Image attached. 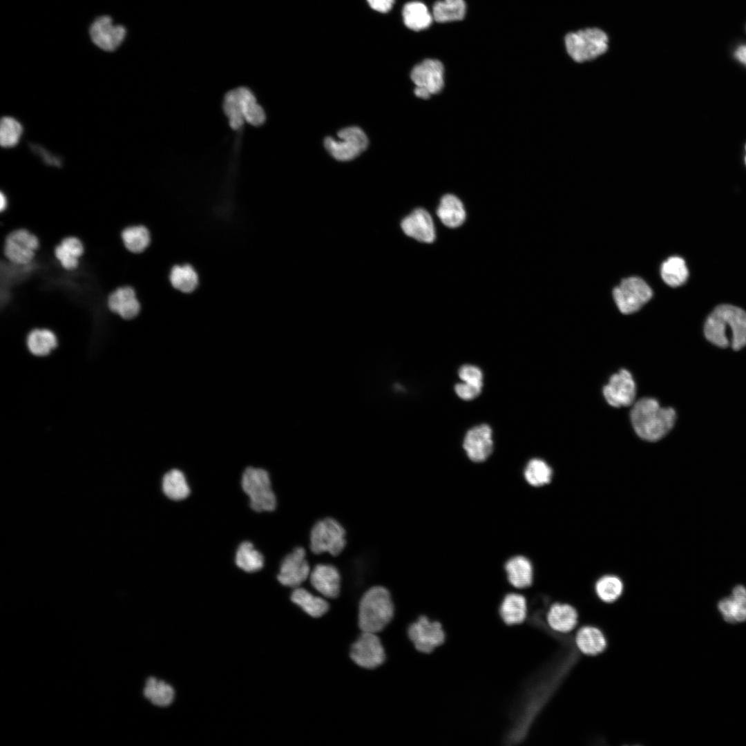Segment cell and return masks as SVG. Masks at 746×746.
Instances as JSON below:
<instances>
[{"label":"cell","mask_w":746,"mask_h":746,"mask_svg":"<svg viewBox=\"0 0 746 746\" xmlns=\"http://www.w3.org/2000/svg\"><path fill=\"white\" fill-rule=\"evenodd\" d=\"M704 334L717 347L741 350L746 345V312L731 305L718 306L708 316Z\"/></svg>","instance_id":"cell-1"},{"label":"cell","mask_w":746,"mask_h":746,"mask_svg":"<svg viewBox=\"0 0 746 746\" xmlns=\"http://www.w3.org/2000/svg\"><path fill=\"white\" fill-rule=\"evenodd\" d=\"M630 417L636 434L645 441L653 442L673 428L676 413L672 408L661 407L656 399L645 397L634 403Z\"/></svg>","instance_id":"cell-2"},{"label":"cell","mask_w":746,"mask_h":746,"mask_svg":"<svg viewBox=\"0 0 746 746\" xmlns=\"http://www.w3.org/2000/svg\"><path fill=\"white\" fill-rule=\"evenodd\" d=\"M394 606L389 591L383 586L367 591L359 604L358 625L363 632L376 633L390 622Z\"/></svg>","instance_id":"cell-3"},{"label":"cell","mask_w":746,"mask_h":746,"mask_svg":"<svg viewBox=\"0 0 746 746\" xmlns=\"http://www.w3.org/2000/svg\"><path fill=\"white\" fill-rule=\"evenodd\" d=\"M566 50L571 58L579 63L591 61L606 52L609 39L597 28H589L569 32L565 37Z\"/></svg>","instance_id":"cell-4"},{"label":"cell","mask_w":746,"mask_h":746,"mask_svg":"<svg viewBox=\"0 0 746 746\" xmlns=\"http://www.w3.org/2000/svg\"><path fill=\"white\" fill-rule=\"evenodd\" d=\"M242 488L249 497L250 506L256 512L272 511L276 499L271 489L268 472L262 468L248 467L242 477Z\"/></svg>","instance_id":"cell-5"},{"label":"cell","mask_w":746,"mask_h":746,"mask_svg":"<svg viewBox=\"0 0 746 746\" xmlns=\"http://www.w3.org/2000/svg\"><path fill=\"white\" fill-rule=\"evenodd\" d=\"M0 257L14 265L23 266L34 259L39 247V240L30 231L20 228L10 231L0 240Z\"/></svg>","instance_id":"cell-6"},{"label":"cell","mask_w":746,"mask_h":746,"mask_svg":"<svg viewBox=\"0 0 746 746\" xmlns=\"http://www.w3.org/2000/svg\"><path fill=\"white\" fill-rule=\"evenodd\" d=\"M345 544V531L336 520L325 518L313 526L310 535V548L314 553H329L336 556L342 552Z\"/></svg>","instance_id":"cell-7"},{"label":"cell","mask_w":746,"mask_h":746,"mask_svg":"<svg viewBox=\"0 0 746 746\" xmlns=\"http://www.w3.org/2000/svg\"><path fill=\"white\" fill-rule=\"evenodd\" d=\"M338 140L325 139L327 151L337 160L348 161L355 158L367 147L368 140L362 129L357 126L343 128L338 133Z\"/></svg>","instance_id":"cell-8"},{"label":"cell","mask_w":746,"mask_h":746,"mask_svg":"<svg viewBox=\"0 0 746 746\" xmlns=\"http://www.w3.org/2000/svg\"><path fill=\"white\" fill-rule=\"evenodd\" d=\"M615 302L622 314H628L639 310L652 296L647 283L639 277H629L622 280L613 289Z\"/></svg>","instance_id":"cell-9"},{"label":"cell","mask_w":746,"mask_h":746,"mask_svg":"<svg viewBox=\"0 0 746 746\" xmlns=\"http://www.w3.org/2000/svg\"><path fill=\"white\" fill-rule=\"evenodd\" d=\"M408 635L415 648L420 652L428 653L445 641V632L441 623L421 616L408 629Z\"/></svg>","instance_id":"cell-10"},{"label":"cell","mask_w":746,"mask_h":746,"mask_svg":"<svg viewBox=\"0 0 746 746\" xmlns=\"http://www.w3.org/2000/svg\"><path fill=\"white\" fill-rule=\"evenodd\" d=\"M350 657L356 664L365 669H374L385 660L380 639L376 633L370 632L362 633L352 647Z\"/></svg>","instance_id":"cell-11"},{"label":"cell","mask_w":746,"mask_h":746,"mask_svg":"<svg viewBox=\"0 0 746 746\" xmlns=\"http://www.w3.org/2000/svg\"><path fill=\"white\" fill-rule=\"evenodd\" d=\"M636 393L635 383L631 374L625 369L612 375L608 384L603 388V394L607 403L613 407L620 408L631 405Z\"/></svg>","instance_id":"cell-12"},{"label":"cell","mask_w":746,"mask_h":746,"mask_svg":"<svg viewBox=\"0 0 746 746\" xmlns=\"http://www.w3.org/2000/svg\"><path fill=\"white\" fill-rule=\"evenodd\" d=\"M310 573L305 549L296 547L283 559L278 580L283 585L295 589L309 577Z\"/></svg>","instance_id":"cell-13"},{"label":"cell","mask_w":746,"mask_h":746,"mask_svg":"<svg viewBox=\"0 0 746 746\" xmlns=\"http://www.w3.org/2000/svg\"><path fill=\"white\" fill-rule=\"evenodd\" d=\"M410 77L417 88L430 95L440 93L444 86V67L437 59H426L412 68Z\"/></svg>","instance_id":"cell-14"},{"label":"cell","mask_w":746,"mask_h":746,"mask_svg":"<svg viewBox=\"0 0 746 746\" xmlns=\"http://www.w3.org/2000/svg\"><path fill=\"white\" fill-rule=\"evenodd\" d=\"M463 447L472 461H486L493 448L491 428L487 424H480L470 429L465 435Z\"/></svg>","instance_id":"cell-15"},{"label":"cell","mask_w":746,"mask_h":746,"mask_svg":"<svg viewBox=\"0 0 746 746\" xmlns=\"http://www.w3.org/2000/svg\"><path fill=\"white\" fill-rule=\"evenodd\" d=\"M404 233L423 243H432L436 239V229L431 215L425 209L417 208L401 222Z\"/></svg>","instance_id":"cell-16"},{"label":"cell","mask_w":746,"mask_h":746,"mask_svg":"<svg viewBox=\"0 0 746 746\" xmlns=\"http://www.w3.org/2000/svg\"><path fill=\"white\" fill-rule=\"evenodd\" d=\"M90 35L93 41L101 49L106 51L115 50L122 42L126 35L125 28L114 25L108 16L97 18L92 24Z\"/></svg>","instance_id":"cell-17"},{"label":"cell","mask_w":746,"mask_h":746,"mask_svg":"<svg viewBox=\"0 0 746 746\" xmlns=\"http://www.w3.org/2000/svg\"><path fill=\"white\" fill-rule=\"evenodd\" d=\"M107 306L110 311L124 320L136 318L142 307L135 289L128 285L119 287L110 293Z\"/></svg>","instance_id":"cell-18"},{"label":"cell","mask_w":746,"mask_h":746,"mask_svg":"<svg viewBox=\"0 0 746 746\" xmlns=\"http://www.w3.org/2000/svg\"><path fill=\"white\" fill-rule=\"evenodd\" d=\"M313 587L328 598L336 597L340 592L341 577L338 569L331 564H317L309 575Z\"/></svg>","instance_id":"cell-19"},{"label":"cell","mask_w":746,"mask_h":746,"mask_svg":"<svg viewBox=\"0 0 746 746\" xmlns=\"http://www.w3.org/2000/svg\"><path fill=\"white\" fill-rule=\"evenodd\" d=\"M546 621L552 630L560 633H568L576 627L578 613L571 604L556 602L549 607Z\"/></svg>","instance_id":"cell-20"},{"label":"cell","mask_w":746,"mask_h":746,"mask_svg":"<svg viewBox=\"0 0 746 746\" xmlns=\"http://www.w3.org/2000/svg\"><path fill=\"white\" fill-rule=\"evenodd\" d=\"M436 213L443 225L452 229L462 225L466 217L463 202L458 197L451 193L442 196Z\"/></svg>","instance_id":"cell-21"},{"label":"cell","mask_w":746,"mask_h":746,"mask_svg":"<svg viewBox=\"0 0 746 746\" xmlns=\"http://www.w3.org/2000/svg\"><path fill=\"white\" fill-rule=\"evenodd\" d=\"M504 569L509 583L517 589L529 587L533 581L531 562L523 555H515L505 563Z\"/></svg>","instance_id":"cell-22"},{"label":"cell","mask_w":746,"mask_h":746,"mask_svg":"<svg viewBox=\"0 0 746 746\" xmlns=\"http://www.w3.org/2000/svg\"><path fill=\"white\" fill-rule=\"evenodd\" d=\"M575 642L578 650L586 656L598 655L607 646L603 632L597 627L590 625L583 626L577 631Z\"/></svg>","instance_id":"cell-23"},{"label":"cell","mask_w":746,"mask_h":746,"mask_svg":"<svg viewBox=\"0 0 746 746\" xmlns=\"http://www.w3.org/2000/svg\"><path fill=\"white\" fill-rule=\"evenodd\" d=\"M84 253L82 241L75 236L64 238L54 249V255L66 270L76 269L79 263V258Z\"/></svg>","instance_id":"cell-24"},{"label":"cell","mask_w":746,"mask_h":746,"mask_svg":"<svg viewBox=\"0 0 746 746\" xmlns=\"http://www.w3.org/2000/svg\"><path fill=\"white\" fill-rule=\"evenodd\" d=\"M499 615L506 624H517L524 622L527 615V603L519 593H508L499 606Z\"/></svg>","instance_id":"cell-25"},{"label":"cell","mask_w":746,"mask_h":746,"mask_svg":"<svg viewBox=\"0 0 746 746\" xmlns=\"http://www.w3.org/2000/svg\"><path fill=\"white\" fill-rule=\"evenodd\" d=\"M26 345L32 354L44 356L57 347L58 339L53 330L45 327H35L27 334Z\"/></svg>","instance_id":"cell-26"},{"label":"cell","mask_w":746,"mask_h":746,"mask_svg":"<svg viewBox=\"0 0 746 746\" xmlns=\"http://www.w3.org/2000/svg\"><path fill=\"white\" fill-rule=\"evenodd\" d=\"M402 15L405 25L415 31L428 28L434 19L427 6L420 1H411L405 4Z\"/></svg>","instance_id":"cell-27"},{"label":"cell","mask_w":746,"mask_h":746,"mask_svg":"<svg viewBox=\"0 0 746 746\" xmlns=\"http://www.w3.org/2000/svg\"><path fill=\"white\" fill-rule=\"evenodd\" d=\"M121 238L126 249L133 254L146 251L151 243V233L143 224L131 225L121 232Z\"/></svg>","instance_id":"cell-28"},{"label":"cell","mask_w":746,"mask_h":746,"mask_svg":"<svg viewBox=\"0 0 746 746\" xmlns=\"http://www.w3.org/2000/svg\"><path fill=\"white\" fill-rule=\"evenodd\" d=\"M143 695L151 703L158 707H166L174 698L173 687L164 680L149 677L144 684Z\"/></svg>","instance_id":"cell-29"},{"label":"cell","mask_w":746,"mask_h":746,"mask_svg":"<svg viewBox=\"0 0 746 746\" xmlns=\"http://www.w3.org/2000/svg\"><path fill=\"white\" fill-rule=\"evenodd\" d=\"M169 280L174 289L185 294L193 292L199 284L197 272L189 264L173 266L169 272Z\"/></svg>","instance_id":"cell-30"},{"label":"cell","mask_w":746,"mask_h":746,"mask_svg":"<svg viewBox=\"0 0 746 746\" xmlns=\"http://www.w3.org/2000/svg\"><path fill=\"white\" fill-rule=\"evenodd\" d=\"M291 599L294 603L314 618L321 617L329 609V604L325 600L314 595L303 588H295Z\"/></svg>","instance_id":"cell-31"},{"label":"cell","mask_w":746,"mask_h":746,"mask_svg":"<svg viewBox=\"0 0 746 746\" xmlns=\"http://www.w3.org/2000/svg\"><path fill=\"white\" fill-rule=\"evenodd\" d=\"M245 121L258 126L265 121L263 108L258 104L253 93L247 88H236Z\"/></svg>","instance_id":"cell-32"},{"label":"cell","mask_w":746,"mask_h":746,"mask_svg":"<svg viewBox=\"0 0 746 746\" xmlns=\"http://www.w3.org/2000/svg\"><path fill=\"white\" fill-rule=\"evenodd\" d=\"M466 11L464 0H442L434 3L432 14L436 21L443 23L463 19Z\"/></svg>","instance_id":"cell-33"},{"label":"cell","mask_w":746,"mask_h":746,"mask_svg":"<svg viewBox=\"0 0 746 746\" xmlns=\"http://www.w3.org/2000/svg\"><path fill=\"white\" fill-rule=\"evenodd\" d=\"M162 490L167 497L175 501L185 499L190 492L184 474L178 469H173L164 475Z\"/></svg>","instance_id":"cell-34"},{"label":"cell","mask_w":746,"mask_h":746,"mask_svg":"<svg viewBox=\"0 0 746 746\" xmlns=\"http://www.w3.org/2000/svg\"><path fill=\"white\" fill-rule=\"evenodd\" d=\"M663 280L669 286L676 287L685 283L688 278V269L685 260L678 256L669 258L660 269Z\"/></svg>","instance_id":"cell-35"},{"label":"cell","mask_w":746,"mask_h":746,"mask_svg":"<svg viewBox=\"0 0 746 746\" xmlns=\"http://www.w3.org/2000/svg\"><path fill=\"white\" fill-rule=\"evenodd\" d=\"M524 476L529 485L534 487L544 486L551 481L553 470L543 459L534 458L526 465Z\"/></svg>","instance_id":"cell-36"},{"label":"cell","mask_w":746,"mask_h":746,"mask_svg":"<svg viewBox=\"0 0 746 746\" xmlns=\"http://www.w3.org/2000/svg\"><path fill=\"white\" fill-rule=\"evenodd\" d=\"M623 591L624 584L622 580L615 575H603L595 584L597 597L605 603H612L618 600Z\"/></svg>","instance_id":"cell-37"},{"label":"cell","mask_w":746,"mask_h":746,"mask_svg":"<svg viewBox=\"0 0 746 746\" xmlns=\"http://www.w3.org/2000/svg\"><path fill=\"white\" fill-rule=\"evenodd\" d=\"M236 564L246 572H255L263 566L264 557L251 542H244L238 548Z\"/></svg>","instance_id":"cell-38"},{"label":"cell","mask_w":746,"mask_h":746,"mask_svg":"<svg viewBox=\"0 0 746 746\" xmlns=\"http://www.w3.org/2000/svg\"><path fill=\"white\" fill-rule=\"evenodd\" d=\"M22 134L23 126L17 119L10 116L2 117L0 123V144L2 147L15 146Z\"/></svg>","instance_id":"cell-39"},{"label":"cell","mask_w":746,"mask_h":746,"mask_svg":"<svg viewBox=\"0 0 746 746\" xmlns=\"http://www.w3.org/2000/svg\"><path fill=\"white\" fill-rule=\"evenodd\" d=\"M223 111L229 119L230 126L238 130L245 121L236 88L229 91L223 100Z\"/></svg>","instance_id":"cell-40"},{"label":"cell","mask_w":746,"mask_h":746,"mask_svg":"<svg viewBox=\"0 0 746 746\" xmlns=\"http://www.w3.org/2000/svg\"><path fill=\"white\" fill-rule=\"evenodd\" d=\"M459 377L465 383L483 386V374L480 368L473 365H463L458 371Z\"/></svg>","instance_id":"cell-41"},{"label":"cell","mask_w":746,"mask_h":746,"mask_svg":"<svg viewBox=\"0 0 746 746\" xmlns=\"http://www.w3.org/2000/svg\"><path fill=\"white\" fill-rule=\"evenodd\" d=\"M481 388V386L463 382L455 385V391L461 399L470 401L480 394Z\"/></svg>","instance_id":"cell-42"},{"label":"cell","mask_w":746,"mask_h":746,"mask_svg":"<svg viewBox=\"0 0 746 746\" xmlns=\"http://www.w3.org/2000/svg\"><path fill=\"white\" fill-rule=\"evenodd\" d=\"M369 6L379 12H387L391 10L394 0H367Z\"/></svg>","instance_id":"cell-43"},{"label":"cell","mask_w":746,"mask_h":746,"mask_svg":"<svg viewBox=\"0 0 746 746\" xmlns=\"http://www.w3.org/2000/svg\"><path fill=\"white\" fill-rule=\"evenodd\" d=\"M736 600L735 599V597H734V599H728V600L722 601L720 603V610L725 614L734 613V610L736 609Z\"/></svg>","instance_id":"cell-44"},{"label":"cell","mask_w":746,"mask_h":746,"mask_svg":"<svg viewBox=\"0 0 746 746\" xmlns=\"http://www.w3.org/2000/svg\"><path fill=\"white\" fill-rule=\"evenodd\" d=\"M735 57L746 66V45L740 46L735 52Z\"/></svg>","instance_id":"cell-45"},{"label":"cell","mask_w":746,"mask_h":746,"mask_svg":"<svg viewBox=\"0 0 746 746\" xmlns=\"http://www.w3.org/2000/svg\"><path fill=\"white\" fill-rule=\"evenodd\" d=\"M8 206V198L6 193L1 191L0 193V213L3 212Z\"/></svg>","instance_id":"cell-46"},{"label":"cell","mask_w":746,"mask_h":746,"mask_svg":"<svg viewBox=\"0 0 746 746\" xmlns=\"http://www.w3.org/2000/svg\"><path fill=\"white\" fill-rule=\"evenodd\" d=\"M734 594L736 599L745 598L746 596V591L743 586H737L734 590Z\"/></svg>","instance_id":"cell-47"},{"label":"cell","mask_w":746,"mask_h":746,"mask_svg":"<svg viewBox=\"0 0 746 746\" xmlns=\"http://www.w3.org/2000/svg\"><path fill=\"white\" fill-rule=\"evenodd\" d=\"M736 619L738 620H744L746 619V611L736 608L734 611Z\"/></svg>","instance_id":"cell-48"},{"label":"cell","mask_w":746,"mask_h":746,"mask_svg":"<svg viewBox=\"0 0 746 746\" xmlns=\"http://www.w3.org/2000/svg\"><path fill=\"white\" fill-rule=\"evenodd\" d=\"M736 608L746 611V599H737L736 603Z\"/></svg>","instance_id":"cell-49"},{"label":"cell","mask_w":746,"mask_h":746,"mask_svg":"<svg viewBox=\"0 0 746 746\" xmlns=\"http://www.w3.org/2000/svg\"><path fill=\"white\" fill-rule=\"evenodd\" d=\"M725 620L730 622H735L736 618L734 616V613L725 614Z\"/></svg>","instance_id":"cell-50"},{"label":"cell","mask_w":746,"mask_h":746,"mask_svg":"<svg viewBox=\"0 0 746 746\" xmlns=\"http://www.w3.org/2000/svg\"><path fill=\"white\" fill-rule=\"evenodd\" d=\"M745 162H746V157H745Z\"/></svg>","instance_id":"cell-51"}]
</instances>
